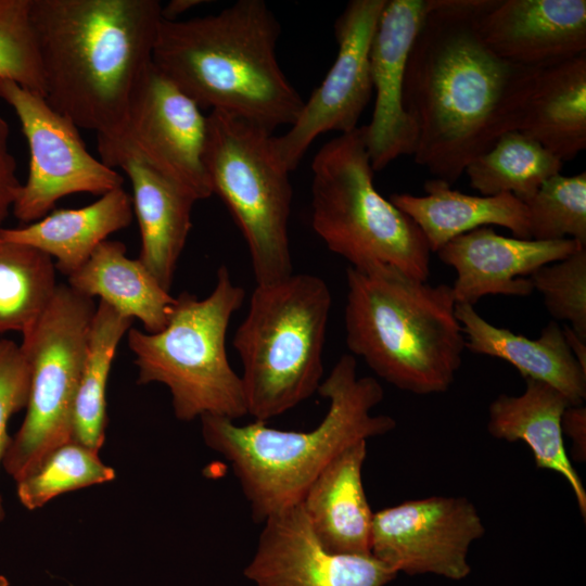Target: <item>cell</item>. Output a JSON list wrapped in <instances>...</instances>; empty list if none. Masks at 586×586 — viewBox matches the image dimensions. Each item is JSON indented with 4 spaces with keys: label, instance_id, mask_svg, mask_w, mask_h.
<instances>
[{
    "label": "cell",
    "instance_id": "484cf974",
    "mask_svg": "<svg viewBox=\"0 0 586 586\" xmlns=\"http://www.w3.org/2000/svg\"><path fill=\"white\" fill-rule=\"evenodd\" d=\"M518 130L562 162L586 149V53L540 69Z\"/></svg>",
    "mask_w": 586,
    "mask_h": 586
},
{
    "label": "cell",
    "instance_id": "d6986e66",
    "mask_svg": "<svg viewBox=\"0 0 586 586\" xmlns=\"http://www.w3.org/2000/svg\"><path fill=\"white\" fill-rule=\"evenodd\" d=\"M105 165L120 168L129 178L141 238L138 258L170 292L196 201L133 152L117 153Z\"/></svg>",
    "mask_w": 586,
    "mask_h": 586
},
{
    "label": "cell",
    "instance_id": "7a4b0ae2",
    "mask_svg": "<svg viewBox=\"0 0 586 586\" xmlns=\"http://www.w3.org/2000/svg\"><path fill=\"white\" fill-rule=\"evenodd\" d=\"M157 0H30L44 99L79 129L114 133L152 63Z\"/></svg>",
    "mask_w": 586,
    "mask_h": 586
},
{
    "label": "cell",
    "instance_id": "4fadbf2b",
    "mask_svg": "<svg viewBox=\"0 0 586 586\" xmlns=\"http://www.w3.org/2000/svg\"><path fill=\"white\" fill-rule=\"evenodd\" d=\"M485 526L466 497L431 496L373 512L370 552L396 573L462 579L468 553Z\"/></svg>",
    "mask_w": 586,
    "mask_h": 586
},
{
    "label": "cell",
    "instance_id": "836d02e7",
    "mask_svg": "<svg viewBox=\"0 0 586 586\" xmlns=\"http://www.w3.org/2000/svg\"><path fill=\"white\" fill-rule=\"evenodd\" d=\"M30 388V369L14 341L0 339V463L11 436L8 434L10 418L26 408ZM5 511L0 496V522Z\"/></svg>",
    "mask_w": 586,
    "mask_h": 586
},
{
    "label": "cell",
    "instance_id": "30bf717a",
    "mask_svg": "<svg viewBox=\"0 0 586 586\" xmlns=\"http://www.w3.org/2000/svg\"><path fill=\"white\" fill-rule=\"evenodd\" d=\"M95 308L93 298L58 284L42 314L22 333L20 347L30 369L29 396L24 421L1 462L16 483L73 440V408Z\"/></svg>",
    "mask_w": 586,
    "mask_h": 586
},
{
    "label": "cell",
    "instance_id": "ffe728a7",
    "mask_svg": "<svg viewBox=\"0 0 586 586\" xmlns=\"http://www.w3.org/2000/svg\"><path fill=\"white\" fill-rule=\"evenodd\" d=\"M367 441L333 458L304 494L301 506L321 545L333 553L371 555L373 512L362 484Z\"/></svg>",
    "mask_w": 586,
    "mask_h": 586
},
{
    "label": "cell",
    "instance_id": "4dcf8cb0",
    "mask_svg": "<svg viewBox=\"0 0 586 586\" xmlns=\"http://www.w3.org/2000/svg\"><path fill=\"white\" fill-rule=\"evenodd\" d=\"M523 203L530 239H573L586 246V171L555 175Z\"/></svg>",
    "mask_w": 586,
    "mask_h": 586
},
{
    "label": "cell",
    "instance_id": "7c38bea8",
    "mask_svg": "<svg viewBox=\"0 0 586 586\" xmlns=\"http://www.w3.org/2000/svg\"><path fill=\"white\" fill-rule=\"evenodd\" d=\"M0 99L15 112L29 149V168L12 212L34 222L74 193L103 195L123 187L124 177L87 150L79 128L53 110L44 97L0 79Z\"/></svg>",
    "mask_w": 586,
    "mask_h": 586
},
{
    "label": "cell",
    "instance_id": "8d00e7d4",
    "mask_svg": "<svg viewBox=\"0 0 586 586\" xmlns=\"http://www.w3.org/2000/svg\"><path fill=\"white\" fill-rule=\"evenodd\" d=\"M205 3L203 0H171L162 5L161 16L164 21H177L184 12Z\"/></svg>",
    "mask_w": 586,
    "mask_h": 586
},
{
    "label": "cell",
    "instance_id": "6da1fadb",
    "mask_svg": "<svg viewBox=\"0 0 586 586\" xmlns=\"http://www.w3.org/2000/svg\"><path fill=\"white\" fill-rule=\"evenodd\" d=\"M489 1L429 0L407 60L404 106L417 130L415 162L449 184L519 129L540 72L485 44L477 21Z\"/></svg>",
    "mask_w": 586,
    "mask_h": 586
},
{
    "label": "cell",
    "instance_id": "52a82bcc",
    "mask_svg": "<svg viewBox=\"0 0 586 586\" xmlns=\"http://www.w3.org/2000/svg\"><path fill=\"white\" fill-rule=\"evenodd\" d=\"M244 298V289L221 265L206 297L187 291L175 297L163 330L129 329L128 345L139 369L137 383L167 386L177 419L213 415L234 421L247 415L242 380L226 349L229 322Z\"/></svg>",
    "mask_w": 586,
    "mask_h": 586
},
{
    "label": "cell",
    "instance_id": "8fae6325",
    "mask_svg": "<svg viewBox=\"0 0 586 586\" xmlns=\"http://www.w3.org/2000/svg\"><path fill=\"white\" fill-rule=\"evenodd\" d=\"M207 116L153 63L139 79L120 127L97 136L100 160L129 151L195 201L213 194L204 164Z\"/></svg>",
    "mask_w": 586,
    "mask_h": 586
},
{
    "label": "cell",
    "instance_id": "ac0fdd59",
    "mask_svg": "<svg viewBox=\"0 0 586 586\" xmlns=\"http://www.w3.org/2000/svg\"><path fill=\"white\" fill-rule=\"evenodd\" d=\"M477 29L500 58L545 69L586 53V1L491 0Z\"/></svg>",
    "mask_w": 586,
    "mask_h": 586
},
{
    "label": "cell",
    "instance_id": "5b68a950",
    "mask_svg": "<svg viewBox=\"0 0 586 586\" xmlns=\"http://www.w3.org/2000/svg\"><path fill=\"white\" fill-rule=\"evenodd\" d=\"M346 346L381 379L418 395L449 388L466 348L450 285L384 265L346 269Z\"/></svg>",
    "mask_w": 586,
    "mask_h": 586
},
{
    "label": "cell",
    "instance_id": "e0dca14e",
    "mask_svg": "<svg viewBox=\"0 0 586 586\" xmlns=\"http://www.w3.org/2000/svg\"><path fill=\"white\" fill-rule=\"evenodd\" d=\"M583 246L573 239L509 238L491 227H481L450 240L436 254L456 270L451 286L456 304L474 306L486 295L532 294L528 277L536 269L561 260Z\"/></svg>",
    "mask_w": 586,
    "mask_h": 586
},
{
    "label": "cell",
    "instance_id": "1f68e13d",
    "mask_svg": "<svg viewBox=\"0 0 586 586\" xmlns=\"http://www.w3.org/2000/svg\"><path fill=\"white\" fill-rule=\"evenodd\" d=\"M30 0H0V79L12 80L44 97Z\"/></svg>",
    "mask_w": 586,
    "mask_h": 586
},
{
    "label": "cell",
    "instance_id": "9c48e42d",
    "mask_svg": "<svg viewBox=\"0 0 586 586\" xmlns=\"http://www.w3.org/2000/svg\"><path fill=\"white\" fill-rule=\"evenodd\" d=\"M272 132L220 111L207 115L204 164L216 193L246 242L256 284L293 273L289 243L290 171Z\"/></svg>",
    "mask_w": 586,
    "mask_h": 586
},
{
    "label": "cell",
    "instance_id": "2e32d148",
    "mask_svg": "<svg viewBox=\"0 0 586 586\" xmlns=\"http://www.w3.org/2000/svg\"><path fill=\"white\" fill-rule=\"evenodd\" d=\"M429 9V0H386L370 49L375 102L371 120L362 126L373 171L397 157L413 155L416 126L404 106L408 55Z\"/></svg>",
    "mask_w": 586,
    "mask_h": 586
},
{
    "label": "cell",
    "instance_id": "83f0119b",
    "mask_svg": "<svg viewBox=\"0 0 586 586\" xmlns=\"http://www.w3.org/2000/svg\"><path fill=\"white\" fill-rule=\"evenodd\" d=\"M563 162L519 130L504 133L485 153L464 168L471 187L481 195L509 193L524 202L550 177L560 174Z\"/></svg>",
    "mask_w": 586,
    "mask_h": 586
},
{
    "label": "cell",
    "instance_id": "8992f818",
    "mask_svg": "<svg viewBox=\"0 0 586 586\" xmlns=\"http://www.w3.org/2000/svg\"><path fill=\"white\" fill-rule=\"evenodd\" d=\"M331 304L328 284L311 273L256 284L233 337L255 420L280 416L318 391Z\"/></svg>",
    "mask_w": 586,
    "mask_h": 586
},
{
    "label": "cell",
    "instance_id": "74e56055",
    "mask_svg": "<svg viewBox=\"0 0 586 586\" xmlns=\"http://www.w3.org/2000/svg\"><path fill=\"white\" fill-rule=\"evenodd\" d=\"M569 347L584 371H586V342L581 340L569 324L562 327Z\"/></svg>",
    "mask_w": 586,
    "mask_h": 586
},
{
    "label": "cell",
    "instance_id": "603a6c76",
    "mask_svg": "<svg viewBox=\"0 0 586 586\" xmlns=\"http://www.w3.org/2000/svg\"><path fill=\"white\" fill-rule=\"evenodd\" d=\"M132 217L131 195L119 187L84 207L54 209L26 226L0 228V238L47 254L55 259V269L68 277L112 233L128 227Z\"/></svg>",
    "mask_w": 586,
    "mask_h": 586
},
{
    "label": "cell",
    "instance_id": "d6a6232c",
    "mask_svg": "<svg viewBox=\"0 0 586 586\" xmlns=\"http://www.w3.org/2000/svg\"><path fill=\"white\" fill-rule=\"evenodd\" d=\"M528 279L533 289L543 295L550 316L566 321L586 342V246L539 267Z\"/></svg>",
    "mask_w": 586,
    "mask_h": 586
},
{
    "label": "cell",
    "instance_id": "3957f363",
    "mask_svg": "<svg viewBox=\"0 0 586 586\" xmlns=\"http://www.w3.org/2000/svg\"><path fill=\"white\" fill-rule=\"evenodd\" d=\"M280 30L263 0H239L202 17L162 20L152 63L201 109L273 133L291 126L304 104L277 59Z\"/></svg>",
    "mask_w": 586,
    "mask_h": 586
},
{
    "label": "cell",
    "instance_id": "5bb4252c",
    "mask_svg": "<svg viewBox=\"0 0 586 586\" xmlns=\"http://www.w3.org/2000/svg\"><path fill=\"white\" fill-rule=\"evenodd\" d=\"M386 0H352L334 24L337 54L288 131L272 137L273 149L294 170L314 140L327 132L347 133L368 105L373 87L370 49Z\"/></svg>",
    "mask_w": 586,
    "mask_h": 586
},
{
    "label": "cell",
    "instance_id": "9a60e30c",
    "mask_svg": "<svg viewBox=\"0 0 586 586\" xmlns=\"http://www.w3.org/2000/svg\"><path fill=\"white\" fill-rule=\"evenodd\" d=\"M263 524L255 553L244 570L257 586H384L397 575L372 555L327 550L301 502Z\"/></svg>",
    "mask_w": 586,
    "mask_h": 586
},
{
    "label": "cell",
    "instance_id": "44dd1931",
    "mask_svg": "<svg viewBox=\"0 0 586 586\" xmlns=\"http://www.w3.org/2000/svg\"><path fill=\"white\" fill-rule=\"evenodd\" d=\"M456 317L464 346L473 354L504 359L525 379L544 382L559 391L571 406L586 399V371L573 356L562 328L550 321L538 339L496 327L481 317L474 306L456 304Z\"/></svg>",
    "mask_w": 586,
    "mask_h": 586
},
{
    "label": "cell",
    "instance_id": "f546056e",
    "mask_svg": "<svg viewBox=\"0 0 586 586\" xmlns=\"http://www.w3.org/2000/svg\"><path fill=\"white\" fill-rule=\"evenodd\" d=\"M115 477L93 450L74 440L53 449L28 476L17 482L20 502L28 510L43 507L56 496L102 484Z\"/></svg>",
    "mask_w": 586,
    "mask_h": 586
},
{
    "label": "cell",
    "instance_id": "d4e9b609",
    "mask_svg": "<svg viewBox=\"0 0 586 586\" xmlns=\"http://www.w3.org/2000/svg\"><path fill=\"white\" fill-rule=\"evenodd\" d=\"M119 241L106 240L89 259L67 277L68 285L87 297H99L118 314L138 319L145 332L165 328L175 297L139 258H129Z\"/></svg>",
    "mask_w": 586,
    "mask_h": 586
},
{
    "label": "cell",
    "instance_id": "d590c367",
    "mask_svg": "<svg viewBox=\"0 0 586 586\" xmlns=\"http://www.w3.org/2000/svg\"><path fill=\"white\" fill-rule=\"evenodd\" d=\"M562 433L572 441L574 460L586 459V408L583 405L569 406L561 419Z\"/></svg>",
    "mask_w": 586,
    "mask_h": 586
},
{
    "label": "cell",
    "instance_id": "f35d334b",
    "mask_svg": "<svg viewBox=\"0 0 586 586\" xmlns=\"http://www.w3.org/2000/svg\"><path fill=\"white\" fill-rule=\"evenodd\" d=\"M0 586H10L9 579L2 574H0Z\"/></svg>",
    "mask_w": 586,
    "mask_h": 586
},
{
    "label": "cell",
    "instance_id": "7402d4cb",
    "mask_svg": "<svg viewBox=\"0 0 586 586\" xmlns=\"http://www.w3.org/2000/svg\"><path fill=\"white\" fill-rule=\"evenodd\" d=\"M521 395L500 394L489 405L487 430L498 440L524 442L538 469L559 473L570 485L581 514L586 517V491L565 450L561 419L571 406L552 386L525 380Z\"/></svg>",
    "mask_w": 586,
    "mask_h": 586
},
{
    "label": "cell",
    "instance_id": "e575fe53",
    "mask_svg": "<svg viewBox=\"0 0 586 586\" xmlns=\"http://www.w3.org/2000/svg\"><path fill=\"white\" fill-rule=\"evenodd\" d=\"M9 137V124L0 116V224L12 209L22 184L16 176V162L10 152Z\"/></svg>",
    "mask_w": 586,
    "mask_h": 586
},
{
    "label": "cell",
    "instance_id": "277c9868",
    "mask_svg": "<svg viewBox=\"0 0 586 586\" xmlns=\"http://www.w3.org/2000/svg\"><path fill=\"white\" fill-rule=\"evenodd\" d=\"M317 393L329 400V408L309 431L273 429L258 420L239 425L213 415L200 418L204 443L230 463L258 523L300 504L345 448L396 426L392 417L371 413L383 399V388L372 377H358L351 354L339 358Z\"/></svg>",
    "mask_w": 586,
    "mask_h": 586
},
{
    "label": "cell",
    "instance_id": "4316f807",
    "mask_svg": "<svg viewBox=\"0 0 586 586\" xmlns=\"http://www.w3.org/2000/svg\"><path fill=\"white\" fill-rule=\"evenodd\" d=\"M132 319L99 301L89 336L85 362L75 397L72 438L99 451L107 423L105 391L117 346Z\"/></svg>",
    "mask_w": 586,
    "mask_h": 586
},
{
    "label": "cell",
    "instance_id": "cb8c5ba5",
    "mask_svg": "<svg viewBox=\"0 0 586 586\" xmlns=\"http://www.w3.org/2000/svg\"><path fill=\"white\" fill-rule=\"evenodd\" d=\"M423 189L424 195L394 193L388 200L418 226L431 252L488 225L507 228L514 238L530 239L526 207L512 194L470 195L436 178L425 181Z\"/></svg>",
    "mask_w": 586,
    "mask_h": 586
},
{
    "label": "cell",
    "instance_id": "f1b7e54d",
    "mask_svg": "<svg viewBox=\"0 0 586 586\" xmlns=\"http://www.w3.org/2000/svg\"><path fill=\"white\" fill-rule=\"evenodd\" d=\"M56 286L50 256L0 238V334L26 331L42 314Z\"/></svg>",
    "mask_w": 586,
    "mask_h": 586
},
{
    "label": "cell",
    "instance_id": "ba28073f",
    "mask_svg": "<svg viewBox=\"0 0 586 586\" xmlns=\"http://www.w3.org/2000/svg\"><path fill=\"white\" fill-rule=\"evenodd\" d=\"M311 169V226L331 252L352 267L391 266L428 281V242L375 189L362 126L324 143Z\"/></svg>",
    "mask_w": 586,
    "mask_h": 586
}]
</instances>
